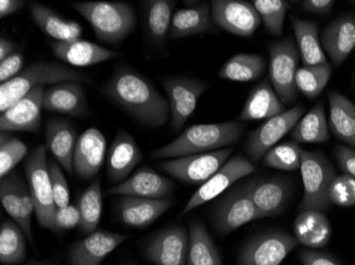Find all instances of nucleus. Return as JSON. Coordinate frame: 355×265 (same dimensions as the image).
<instances>
[{"label":"nucleus","instance_id":"obj_2","mask_svg":"<svg viewBox=\"0 0 355 265\" xmlns=\"http://www.w3.org/2000/svg\"><path fill=\"white\" fill-rule=\"evenodd\" d=\"M246 125L241 121L191 125L168 145L153 152L155 159L179 158L225 149L234 145Z\"/></svg>","mask_w":355,"mask_h":265},{"label":"nucleus","instance_id":"obj_34","mask_svg":"<svg viewBox=\"0 0 355 265\" xmlns=\"http://www.w3.org/2000/svg\"><path fill=\"white\" fill-rule=\"evenodd\" d=\"M187 265H223L212 237L199 221H191L189 225V252Z\"/></svg>","mask_w":355,"mask_h":265},{"label":"nucleus","instance_id":"obj_22","mask_svg":"<svg viewBox=\"0 0 355 265\" xmlns=\"http://www.w3.org/2000/svg\"><path fill=\"white\" fill-rule=\"evenodd\" d=\"M321 47L340 66L355 48V16L344 15L329 24L321 35Z\"/></svg>","mask_w":355,"mask_h":265},{"label":"nucleus","instance_id":"obj_33","mask_svg":"<svg viewBox=\"0 0 355 265\" xmlns=\"http://www.w3.org/2000/svg\"><path fill=\"white\" fill-rule=\"evenodd\" d=\"M293 29L296 37L297 48L303 66H318L329 63L321 47L318 26L311 21L291 16Z\"/></svg>","mask_w":355,"mask_h":265},{"label":"nucleus","instance_id":"obj_13","mask_svg":"<svg viewBox=\"0 0 355 265\" xmlns=\"http://www.w3.org/2000/svg\"><path fill=\"white\" fill-rule=\"evenodd\" d=\"M211 14L216 27L237 37H251L261 24L254 6L244 0H213Z\"/></svg>","mask_w":355,"mask_h":265},{"label":"nucleus","instance_id":"obj_16","mask_svg":"<svg viewBox=\"0 0 355 265\" xmlns=\"http://www.w3.org/2000/svg\"><path fill=\"white\" fill-rule=\"evenodd\" d=\"M45 87L32 89L21 100L0 115V129L8 131H29L39 134Z\"/></svg>","mask_w":355,"mask_h":265},{"label":"nucleus","instance_id":"obj_21","mask_svg":"<svg viewBox=\"0 0 355 265\" xmlns=\"http://www.w3.org/2000/svg\"><path fill=\"white\" fill-rule=\"evenodd\" d=\"M143 158L135 139L128 131L121 129L110 147L107 159V177L112 183L121 184Z\"/></svg>","mask_w":355,"mask_h":265},{"label":"nucleus","instance_id":"obj_30","mask_svg":"<svg viewBox=\"0 0 355 265\" xmlns=\"http://www.w3.org/2000/svg\"><path fill=\"white\" fill-rule=\"evenodd\" d=\"M29 11L35 25L47 37L57 42L77 41L83 35V28L79 24L63 19L57 12L43 3L32 1L29 3Z\"/></svg>","mask_w":355,"mask_h":265},{"label":"nucleus","instance_id":"obj_46","mask_svg":"<svg viewBox=\"0 0 355 265\" xmlns=\"http://www.w3.org/2000/svg\"><path fill=\"white\" fill-rule=\"evenodd\" d=\"M80 222H81V215H80L79 208L75 205L69 204V206L57 209L55 221H53V231L59 232L61 230L80 226Z\"/></svg>","mask_w":355,"mask_h":265},{"label":"nucleus","instance_id":"obj_47","mask_svg":"<svg viewBox=\"0 0 355 265\" xmlns=\"http://www.w3.org/2000/svg\"><path fill=\"white\" fill-rule=\"evenodd\" d=\"M24 66V55L21 53H15L0 62V82L1 84L10 81L21 73Z\"/></svg>","mask_w":355,"mask_h":265},{"label":"nucleus","instance_id":"obj_29","mask_svg":"<svg viewBox=\"0 0 355 265\" xmlns=\"http://www.w3.org/2000/svg\"><path fill=\"white\" fill-rule=\"evenodd\" d=\"M144 29L147 39L155 47L166 45L169 37L175 1L173 0H148L144 1Z\"/></svg>","mask_w":355,"mask_h":265},{"label":"nucleus","instance_id":"obj_43","mask_svg":"<svg viewBox=\"0 0 355 265\" xmlns=\"http://www.w3.org/2000/svg\"><path fill=\"white\" fill-rule=\"evenodd\" d=\"M28 147L17 137L1 131L0 136V177L7 176L27 156Z\"/></svg>","mask_w":355,"mask_h":265},{"label":"nucleus","instance_id":"obj_45","mask_svg":"<svg viewBox=\"0 0 355 265\" xmlns=\"http://www.w3.org/2000/svg\"><path fill=\"white\" fill-rule=\"evenodd\" d=\"M48 172L51 176V189L55 207L63 208L69 205V188L67 179L62 172L61 167L55 161L48 163Z\"/></svg>","mask_w":355,"mask_h":265},{"label":"nucleus","instance_id":"obj_27","mask_svg":"<svg viewBox=\"0 0 355 265\" xmlns=\"http://www.w3.org/2000/svg\"><path fill=\"white\" fill-rule=\"evenodd\" d=\"M43 109L73 117L87 115V100L81 83L67 82L45 89Z\"/></svg>","mask_w":355,"mask_h":265},{"label":"nucleus","instance_id":"obj_15","mask_svg":"<svg viewBox=\"0 0 355 265\" xmlns=\"http://www.w3.org/2000/svg\"><path fill=\"white\" fill-rule=\"evenodd\" d=\"M189 252V232L180 225H171L153 237L145 254L155 265H187Z\"/></svg>","mask_w":355,"mask_h":265},{"label":"nucleus","instance_id":"obj_52","mask_svg":"<svg viewBox=\"0 0 355 265\" xmlns=\"http://www.w3.org/2000/svg\"><path fill=\"white\" fill-rule=\"evenodd\" d=\"M16 48H17V46L15 43L6 39V37H1L0 39V62L15 53Z\"/></svg>","mask_w":355,"mask_h":265},{"label":"nucleus","instance_id":"obj_37","mask_svg":"<svg viewBox=\"0 0 355 265\" xmlns=\"http://www.w3.org/2000/svg\"><path fill=\"white\" fill-rule=\"evenodd\" d=\"M23 229L14 221L6 220L0 228V261L5 265L19 264L26 258Z\"/></svg>","mask_w":355,"mask_h":265},{"label":"nucleus","instance_id":"obj_14","mask_svg":"<svg viewBox=\"0 0 355 265\" xmlns=\"http://www.w3.org/2000/svg\"><path fill=\"white\" fill-rule=\"evenodd\" d=\"M257 219L261 217L251 199L247 184L230 191L216 205L214 210L215 227L223 235L230 234Z\"/></svg>","mask_w":355,"mask_h":265},{"label":"nucleus","instance_id":"obj_36","mask_svg":"<svg viewBox=\"0 0 355 265\" xmlns=\"http://www.w3.org/2000/svg\"><path fill=\"white\" fill-rule=\"evenodd\" d=\"M266 66L261 55L239 53L223 64L218 77L233 82L255 81L264 75Z\"/></svg>","mask_w":355,"mask_h":265},{"label":"nucleus","instance_id":"obj_25","mask_svg":"<svg viewBox=\"0 0 355 265\" xmlns=\"http://www.w3.org/2000/svg\"><path fill=\"white\" fill-rule=\"evenodd\" d=\"M285 105L271 85L269 77H265L255 85L247 98L244 107L239 113V121L262 120L272 118L284 113Z\"/></svg>","mask_w":355,"mask_h":265},{"label":"nucleus","instance_id":"obj_19","mask_svg":"<svg viewBox=\"0 0 355 265\" xmlns=\"http://www.w3.org/2000/svg\"><path fill=\"white\" fill-rule=\"evenodd\" d=\"M175 188L171 179L153 171L149 167H141L121 184L110 189V194L144 197L151 200L168 199Z\"/></svg>","mask_w":355,"mask_h":265},{"label":"nucleus","instance_id":"obj_3","mask_svg":"<svg viewBox=\"0 0 355 265\" xmlns=\"http://www.w3.org/2000/svg\"><path fill=\"white\" fill-rule=\"evenodd\" d=\"M67 82L91 84L92 80L85 73H80L64 64L35 62L13 79L0 85V111L3 113L7 111L32 89L45 84H62Z\"/></svg>","mask_w":355,"mask_h":265},{"label":"nucleus","instance_id":"obj_53","mask_svg":"<svg viewBox=\"0 0 355 265\" xmlns=\"http://www.w3.org/2000/svg\"><path fill=\"white\" fill-rule=\"evenodd\" d=\"M26 265H59V264H57V263L49 262V261H42V262H40V261H32V262L28 263V264H26Z\"/></svg>","mask_w":355,"mask_h":265},{"label":"nucleus","instance_id":"obj_1","mask_svg":"<svg viewBox=\"0 0 355 265\" xmlns=\"http://www.w3.org/2000/svg\"><path fill=\"white\" fill-rule=\"evenodd\" d=\"M101 93L146 127H163L171 117L168 100L157 91L150 80L139 71L117 66Z\"/></svg>","mask_w":355,"mask_h":265},{"label":"nucleus","instance_id":"obj_7","mask_svg":"<svg viewBox=\"0 0 355 265\" xmlns=\"http://www.w3.org/2000/svg\"><path fill=\"white\" fill-rule=\"evenodd\" d=\"M269 80L283 104H292L297 99L296 75L299 55L296 44L284 39L269 46Z\"/></svg>","mask_w":355,"mask_h":265},{"label":"nucleus","instance_id":"obj_12","mask_svg":"<svg viewBox=\"0 0 355 265\" xmlns=\"http://www.w3.org/2000/svg\"><path fill=\"white\" fill-rule=\"evenodd\" d=\"M162 84L171 107V127L173 131H181L196 109L199 98L209 89V84L187 77H164Z\"/></svg>","mask_w":355,"mask_h":265},{"label":"nucleus","instance_id":"obj_11","mask_svg":"<svg viewBox=\"0 0 355 265\" xmlns=\"http://www.w3.org/2000/svg\"><path fill=\"white\" fill-rule=\"evenodd\" d=\"M254 170L255 165L244 155L236 154L230 157L214 175L209 177L205 184L201 185L200 188L191 195L181 215H185L193 209L198 208L201 205L214 200L237 181L251 174Z\"/></svg>","mask_w":355,"mask_h":265},{"label":"nucleus","instance_id":"obj_18","mask_svg":"<svg viewBox=\"0 0 355 265\" xmlns=\"http://www.w3.org/2000/svg\"><path fill=\"white\" fill-rule=\"evenodd\" d=\"M107 140L103 131L89 127L78 138L73 155V171L83 181H92L105 161Z\"/></svg>","mask_w":355,"mask_h":265},{"label":"nucleus","instance_id":"obj_44","mask_svg":"<svg viewBox=\"0 0 355 265\" xmlns=\"http://www.w3.org/2000/svg\"><path fill=\"white\" fill-rule=\"evenodd\" d=\"M332 205L349 208L355 206V179L348 174L337 175L329 191Z\"/></svg>","mask_w":355,"mask_h":265},{"label":"nucleus","instance_id":"obj_50","mask_svg":"<svg viewBox=\"0 0 355 265\" xmlns=\"http://www.w3.org/2000/svg\"><path fill=\"white\" fill-rule=\"evenodd\" d=\"M334 3L333 0H305L301 5V8L309 13L326 15L332 11Z\"/></svg>","mask_w":355,"mask_h":265},{"label":"nucleus","instance_id":"obj_38","mask_svg":"<svg viewBox=\"0 0 355 265\" xmlns=\"http://www.w3.org/2000/svg\"><path fill=\"white\" fill-rule=\"evenodd\" d=\"M78 208L81 215L80 228L87 235L93 234L98 226L103 213V193L101 179H96L85 189L78 201Z\"/></svg>","mask_w":355,"mask_h":265},{"label":"nucleus","instance_id":"obj_54","mask_svg":"<svg viewBox=\"0 0 355 265\" xmlns=\"http://www.w3.org/2000/svg\"><path fill=\"white\" fill-rule=\"evenodd\" d=\"M353 87L355 89V75H354V81H353Z\"/></svg>","mask_w":355,"mask_h":265},{"label":"nucleus","instance_id":"obj_5","mask_svg":"<svg viewBox=\"0 0 355 265\" xmlns=\"http://www.w3.org/2000/svg\"><path fill=\"white\" fill-rule=\"evenodd\" d=\"M300 170L304 193L299 211L328 210L332 206L329 191L337 176L334 165L324 153L303 150Z\"/></svg>","mask_w":355,"mask_h":265},{"label":"nucleus","instance_id":"obj_8","mask_svg":"<svg viewBox=\"0 0 355 265\" xmlns=\"http://www.w3.org/2000/svg\"><path fill=\"white\" fill-rule=\"evenodd\" d=\"M232 153V147H225L213 152L163 161L159 168L185 184L202 185L230 159Z\"/></svg>","mask_w":355,"mask_h":265},{"label":"nucleus","instance_id":"obj_20","mask_svg":"<svg viewBox=\"0 0 355 265\" xmlns=\"http://www.w3.org/2000/svg\"><path fill=\"white\" fill-rule=\"evenodd\" d=\"M128 239L129 236L125 235L98 229L71 245L69 263L71 265H99Z\"/></svg>","mask_w":355,"mask_h":265},{"label":"nucleus","instance_id":"obj_17","mask_svg":"<svg viewBox=\"0 0 355 265\" xmlns=\"http://www.w3.org/2000/svg\"><path fill=\"white\" fill-rule=\"evenodd\" d=\"M246 184L261 218L282 213L292 197L291 183L283 177L251 179Z\"/></svg>","mask_w":355,"mask_h":265},{"label":"nucleus","instance_id":"obj_31","mask_svg":"<svg viewBox=\"0 0 355 265\" xmlns=\"http://www.w3.org/2000/svg\"><path fill=\"white\" fill-rule=\"evenodd\" d=\"M294 232L300 244L311 250H318L328 244L332 227L327 215L321 211H301L294 222Z\"/></svg>","mask_w":355,"mask_h":265},{"label":"nucleus","instance_id":"obj_48","mask_svg":"<svg viewBox=\"0 0 355 265\" xmlns=\"http://www.w3.org/2000/svg\"><path fill=\"white\" fill-rule=\"evenodd\" d=\"M334 156L344 174L355 179V150L347 145H338L335 147Z\"/></svg>","mask_w":355,"mask_h":265},{"label":"nucleus","instance_id":"obj_26","mask_svg":"<svg viewBox=\"0 0 355 265\" xmlns=\"http://www.w3.org/2000/svg\"><path fill=\"white\" fill-rule=\"evenodd\" d=\"M45 136L48 150H51L64 170L73 174V155L79 138L77 131L69 121L53 119L46 123Z\"/></svg>","mask_w":355,"mask_h":265},{"label":"nucleus","instance_id":"obj_28","mask_svg":"<svg viewBox=\"0 0 355 265\" xmlns=\"http://www.w3.org/2000/svg\"><path fill=\"white\" fill-rule=\"evenodd\" d=\"M215 31L216 26L213 23L211 3L203 1L195 7L178 10L173 13L169 39H184Z\"/></svg>","mask_w":355,"mask_h":265},{"label":"nucleus","instance_id":"obj_51","mask_svg":"<svg viewBox=\"0 0 355 265\" xmlns=\"http://www.w3.org/2000/svg\"><path fill=\"white\" fill-rule=\"evenodd\" d=\"M25 7V3L21 0H1L0 1V17H7L12 14L17 13Z\"/></svg>","mask_w":355,"mask_h":265},{"label":"nucleus","instance_id":"obj_9","mask_svg":"<svg viewBox=\"0 0 355 265\" xmlns=\"http://www.w3.org/2000/svg\"><path fill=\"white\" fill-rule=\"evenodd\" d=\"M297 239L283 230L257 235L239 253L237 265H280L298 246Z\"/></svg>","mask_w":355,"mask_h":265},{"label":"nucleus","instance_id":"obj_49","mask_svg":"<svg viewBox=\"0 0 355 265\" xmlns=\"http://www.w3.org/2000/svg\"><path fill=\"white\" fill-rule=\"evenodd\" d=\"M298 257L302 265H340L334 257L311 248L301 250Z\"/></svg>","mask_w":355,"mask_h":265},{"label":"nucleus","instance_id":"obj_35","mask_svg":"<svg viewBox=\"0 0 355 265\" xmlns=\"http://www.w3.org/2000/svg\"><path fill=\"white\" fill-rule=\"evenodd\" d=\"M297 143H324L330 138L324 103L319 102L298 121L291 131Z\"/></svg>","mask_w":355,"mask_h":265},{"label":"nucleus","instance_id":"obj_40","mask_svg":"<svg viewBox=\"0 0 355 265\" xmlns=\"http://www.w3.org/2000/svg\"><path fill=\"white\" fill-rule=\"evenodd\" d=\"M302 147L295 141L275 145L263 157L266 167L283 171H295L300 169Z\"/></svg>","mask_w":355,"mask_h":265},{"label":"nucleus","instance_id":"obj_41","mask_svg":"<svg viewBox=\"0 0 355 265\" xmlns=\"http://www.w3.org/2000/svg\"><path fill=\"white\" fill-rule=\"evenodd\" d=\"M252 5L257 9L267 31L275 37H281L284 27L285 16L288 11V1L284 0H253Z\"/></svg>","mask_w":355,"mask_h":265},{"label":"nucleus","instance_id":"obj_39","mask_svg":"<svg viewBox=\"0 0 355 265\" xmlns=\"http://www.w3.org/2000/svg\"><path fill=\"white\" fill-rule=\"evenodd\" d=\"M331 75H332L331 64L303 66L297 71V89L309 99H315L326 89L329 81H330Z\"/></svg>","mask_w":355,"mask_h":265},{"label":"nucleus","instance_id":"obj_42","mask_svg":"<svg viewBox=\"0 0 355 265\" xmlns=\"http://www.w3.org/2000/svg\"><path fill=\"white\" fill-rule=\"evenodd\" d=\"M25 181L16 173L11 172L0 181V200L8 214L19 225L21 221V187Z\"/></svg>","mask_w":355,"mask_h":265},{"label":"nucleus","instance_id":"obj_4","mask_svg":"<svg viewBox=\"0 0 355 265\" xmlns=\"http://www.w3.org/2000/svg\"><path fill=\"white\" fill-rule=\"evenodd\" d=\"M71 7L89 24L103 43H121L137 26L135 10L128 3L85 1L75 3Z\"/></svg>","mask_w":355,"mask_h":265},{"label":"nucleus","instance_id":"obj_24","mask_svg":"<svg viewBox=\"0 0 355 265\" xmlns=\"http://www.w3.org/2000/svg\"><path fill=\"white\" fill-rule=\"evenodd\" d=\"M51 49L55 57L76 67H89L119 57L121 53L92 42L77 39L73 42H55Z\"/></svg>","mask_w":355,"mask_h":265},{"label":"nucleus","instance_id":"obj_32","mask_svg":"<svg viewBox=\"0 0 355 265\" xmlns=\"http://www.w3.org/2000/svg\"><path fill=\"white\" fill-rule=\"evenodd\" d=\"M332 134L355 150V104L336 91L328 93Z\"/></svg>","mask_w":355,"mask_h":265},{"label":"nucleus","instance_id":"obj_6","mask_svg":"<svg viewBox=\"0 0 355 265\" xmlns=\"http://www.w3.org/2000/svg\"><path fill=\"white\" fill-rule=\"evenodd\" d=\"M28 187L35 205V215L37 222L44 228L53 231V221L57 212L53 189H51V176L48 172L46 147L40 145L32 151L24 163Z\"/></svg>","mask_w":355,"mask_h":265},{"label":"nucleus","instance_id":"obj_10","mask_svg":"<svg viewBox=\"0 0 355 265\" xmlns=\"http://www.w3.org/2000/svg\"><path fill=\"white\" fill-rule=\"evenodd\" d=\"M305 109L302 104L295 105L288 111L272 117L253 129L247 136L245 151L253 165L259 163L287 133L302 118Z\"/></svg>","mask_w":355,"mask_h":265},{"label":"nucleus","instance_id":"obj_23","mask_svg":"<svg viewBox=\"0 0 355 265\" xmlns=\"http://www.w3.org/2000/svg\"><path fill=\"white\" fill-rule=\"evenodd\" d=\"M171 197L162 200H151L144 197H123L119 203V217L127 226L145 228L171 208Z\"/></svg>","mask_w":355,"mask_h":265},{"label":"nucleus","instance_id":"obj_55","mask_svg":"<svg viewBox=\"0 0 355 265\" xmlns=\"http://www.w3.org/2000/svg\"><path fill=\"white\" fill-rule=\"evenodd\" d=\"M352 3H353V6H354V7H355V1H353Z\"/></svg>","mask_w":355,"mask_h":265}]
</instances>
